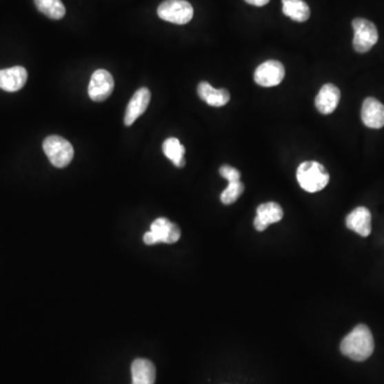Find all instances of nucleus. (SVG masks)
Listing matches in <instances>:
<instances>
[{
    "instance_id": "f257e3e1",
    "label": "nucleus",
    "mask_w": 384,
    "mask_h": 384,
    "mask_svg": "<svg viewBox=\"0 0 384 384\" xmlns=\"http://www.w3.org/2000/svg\"><path fill=\"white\" fill-rule=\"evenodd\" d=\"M375 349V342L370 327L358 325L341 343V352L356 362L367 360Z\"/></svg>"
},
{
    "instance_id": "f03ea898",
    "label": "nucleus",
    "mask_w": 384,
    "mask_h": 384,
    "mask_svg": "<svg viewBox=\"0 0 384 384\" xmlns=\"http://www.w3.org/2000/svg\"><path fill=\"white\" fill-rule=\"evenodd\" d=\"M297 181L303 190L315 194L329 184L330 175L327 169L317 161H304L298 167Z\"/></svg>"
},
{
    "instance_id": "7ed1b4c3",
    "label": "nucleus",
    "mask_w": 384,
    "mask_h": 384,
    "mask_svg": "<svg viewBox=\"0 0 384 384\" xmlns=\"http://www.w3.org/2000/svg\"><path fill=\"white\" fill-rule=\"evenodd\" d=\"M43 149L50 163L56 168H65L71 163L74 157L72 144L60 136H50L43 142Z\"/></svg>"
},
{
    "instance_id": "20e7f679",
    "label": "nucleus",
    "mask_w": 384,
    "mask_h": 384,
    "mask_svg": "<svg viewBox=\"0 0 384 384\" xmlns=\"http://www.w3.org/2000/svg\"><path fill=\"white\" fill-rule=\"evenodd\" d=\"M158 17L176 25H185L194 17V8L186 0H165L158 7Z\"/></svg>"
},
{
    "instance_id": "39448f33",
    "label": "nucleus",
    "mask_w": 384,
    "mask_h": 384,
    "mask_svg": "<svg viewBox=\"0 0 384 384\" xmlns=\"http://www.w3.org/2000/svg\"><path fill=\"white\" fill-rule=\"evenodd\" d=\"M352 27L354 30V48L356 52L360 54L370 52L379 39L376 25L368 19H356L352 21Z\"/></svg>"
},
{
    "instance_id": "423d86ee",
    "label": "nucleus",
    "mask_w": 384,
    "mask_h": 384,
    "mask_svg": "<svg viewBox=\"0 0 384 384\" xmlns=\"http://www.w3.org/2000/svg\"><path fill=\"white\" fill-rule=\"evenodd\" d=\"M181 237V230L176 224L165 218H158L151 224V231L143 236V241L146 245L156 243H174Z\"/></svg>"
},
{
    "instance_id": "0eeeda50",
    "label": "nucleus",
    "mask_w": 384,
    "mask_h": 384,
    "mask_svg": "<svg viewBox=\"0 0 384 384\" xmlns=\"http://www.w3.org/2000/svg\"><path fill=\"white\" fill-rule=\"evenodd\" d=\"M285 69L283 64L276 60H268L255 70L254 81L265 88L276 87L283 81Z\"/></svg>"
},
{
    "instance_id": "6e6552de",
    "label": "nucleus",
    "mask_w": 384,
    "mask_h": 384,
    "mask_svg": "<svg viewBox=\"0 0 384 384\" xmlns=\"http://www.w3.org/2000/svg\"><path fill=\"white\" fill-rule=\"evenodd\" d=\"M114 77L106 70H97L91 76L89 97L94 101H104L114 91Z\"/></svg>"
},
{
    "instance_id": "1a4fd4ad",
    "label": "nucleus",
    "mask_w": 384,
    "mask_h": 384,
    "mask_svg": "<svg viewBox=\"0 0 384 384\" xmlns=\"http://www.w3.org/2000/svg\"><path fill=\"white\" fill-rule=\"evenodd\" d=\"M150 101H151V92L148 88H141L134 92L128 103L125 117H124V123L126 126L132 125L134 121L145 112Z\"/></svg>"
},
{
    "instance_id": "9d476101",
    "label": "nucleus",
    "mask_w": 384,
    "mask_h": 384,
    "mask_svg": "<svg viewBox=\"0 0 384 384\" xmlns=\"http://www.w3.org/2000/svg\"><path fill=\"white\" fill-rule=\"evenodd\" d=\"M361 117L364 125L379 130L384 126V105L374 97H367L362 106Z\"/></svg>"
},
{
    "instance_id": "9b49d317",
    "label": "nucleus",
    "mask_w": 384,
    "mask_h": 384,
    "mask_svg": "<svg viewBox=\"0 0 384 384\" xmlns=\"http://www.w3.org/2000/svg\"><path fill=\"white\" fill-rule=\"evenodd\" d=\"M283 218V210L276 202H268L261 204L256 210L254 219V228L256 231L263 232L270 225L281 221Z\"/></svg>"
},
{
    "instance_id": "f8f14e48",
    "label": "nucleus",
    "mask_w": 384,
    "mask_h": 384,
    "mask_svg": "<svg viewBox=\"0 0 384 384\" xmlns=\"http://www.w3.org/2000/svg\"><path fill=\"white\" fill-rule=\"evenodd\" d=\"M341 91L332 83L323 85L315 99V106L323 114H332L340 104Z\"/></svg>"
},
{
    "instance_id": "ddd939ff",
    "label": "nucleus",
    "mask_w": 384,
    "mask_h": 384,
    "mask_svg": "<svg viewBox=\"0 0 384 384\" xmlns=\"http://www.w3.org/2000/svg\"><path fill=\"white\" fill-rule=\"evenodd\" d=\"M28 74L23 66L0 70V89L7 92H17L26 83Z\"/></svg>"
},
{
    "instance_id": "4468645a",
    "label": "nucleus",
    "mask_w": 384,
    "mask_h": 384,
    "mask_svg": "<svg viewBox=\"0 0 384 384\" xmlns=\"http://www.w3.org/2000/svg\"><path fill=\"white\" fill-rule=\"evenodd\" d=\"M346 225L362 237H367L372 232V214L364 206L356 208L347 216Z\"/></svg>"
},
{
    "instance_id": "2eb2a0df",
    "label": "nucleus",
    "mask_w": 384,
    "mask_h": 384,
    "mask_svg": "<svg viewBox=\"0 0 384 384\" xmlns=\"http://www.w3.org/2000/svg\"><path fill=\"white\" fill-rule=\"evenodd\" d=\"M198 94L202 101L212 107L224 106L231 99V95L227 89H214L206 81H202L198 85Z\"/></svg>"
},
{
    "instance_id": "dca6fc26",
    "label": "nucleus",
    "mask_w": 384,
    "mask_h": 384,
    "mask_svg": "<svg viewBox=\"0 0 384 384\" xmlns=\"http://www.w3.org/2000/svg\"><path fill=\"white\" fill-rule=\"evenodd\" d=\"M132 384H154L156 370L151 361L137 358L132 364Z\"/></svg>"
},
{
    "instance_id": "f3484780",
    "label": "nucleus",
    "mask_w": 384,
    "mask_h": 384,
    "mask_svg": "<svg viewBox=\"0 0 384 384\" xmlns=\"http://www.w3.org/2000/svg\"><path fill=\"white\" fill-rule=\"evenodd\" d=\"M283 13L292 21L303 23L310 19L311 11L303 0H282Z\"/></svg>"
},
{
    "instance_id": "a211bd4d",
    "label": "nucleus",
    "mask_w": 384,
    "mask_h": 384,
    "mask_svg": "<svg viewBox=\"0 0 384 384\" xmlns=\"http://www.w3.org/2000/svg\"><path fill=\"white\" fill-rule=\"evenodd\" d=\"M163 151L165 157L170 159L175 167L183 168L186 165V161H185L186 150L176 138H169L165 140L163 144Z\"/></svg>"
},
{
    "instance_id": "6ab92c4d",
    "label": "nucleus",
    "mask_w": 384,
    "mask_h": 384,
    "mask_svg": "<svg viewBox=\"0 0 384 384\" xmlns=\"http://www.w3.org/2000/svg\"><path fill=\"white\" fill-rule=\"evenodd\" d=\"M39 11L52 19H61L65 15V7L61 0H34Z\"/></svg>"
},
{
    "instance_id": "aec40b11",
    "label": "nucleus",
    "mask_w": 384,
    "mask_h": 384,
    "mask_svg": "<svg viewBox=\"0 0 384 384\" xmlns=\"http://www.w3.org/2000/svg\"><path fill=\"white\" fill-rule=\"evenodd\" d=\"M243 190H245V186H243L241 181L229 183V186L225 188V190L222 192L221 196H220L221 202L225 204V205L233 204V203L239 200V196L243 194Z\"/></svg>"
},
{
    "instance_id": "412c9836",
    "label": "nucleus",
    "mask_w": 384,
    "mask_h": 384,
    "mask_svg": "<svg viewBox=\"0 0 384 384\" xmlns=\"http://www.w3.org/2000/svg\"><path fill=\"white\" fill-rule=\"evenodd\" d=\"M220 174L222 177L227 179L228 182H239L241 181V172H239L235 168L231 167V165H222L220 168Z\"/></svg>"
},
{
    "instance_id": "4be33fe9",
    "label": "nucleus",
    "mask_w": 384,
    "mask_h": 384,
    "mask_svg": "<svg viewBox=\"0 0 384 384\" xmlns=\"http://www.w3.org/2000/svg\"><path fill=\"white\" fill-rule=\"evenodd\" d=\"M245 1L249 5L255 6V7H263V6H266L270 0H245Z\"/></svg>"
}]
</instances>
